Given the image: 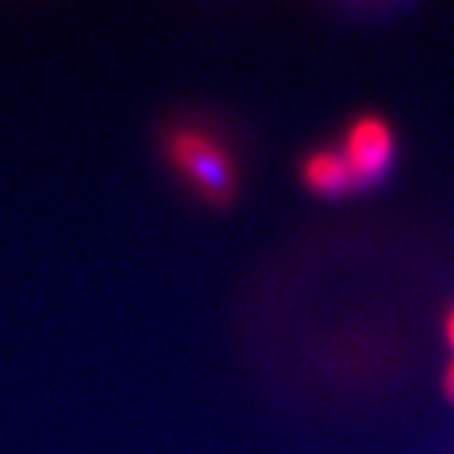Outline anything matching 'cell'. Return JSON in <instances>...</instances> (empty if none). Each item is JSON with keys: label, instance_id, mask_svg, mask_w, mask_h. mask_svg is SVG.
Returning a JSON list of instances; mask_svg holds the SVG:
<instances>
[{"label": "cell", "instance_id": "6da1fadb", "mask_svg": "<svg viewBox=\"0 0 454 454\" xmlns=\"http://www.w3.org/2000/svg\"><path fill=\"white\" fill-rule=\"evenodd\" d=\"M169 164L190 187L210 202H225L235 190L232 160L212 134L197 127H175L164 137Z\"/></svg>", "mask_w": 454, "mask_h": 454}, {"label": "cell", "instance_id": "7a4b0ae2", "mask_svg": "<svg viewBox=\"0 0 454 454\" xmlns=\"http://www.w3.org/2000/svg\"><path fill=\"white\" fill-rule=\"evenodd\" d=\"M343 157L351 167L356 182H373L389 169L394 157V137L387 121L364 116L346 134Z\"/></svg>", "mask_w": 454, "mask_h": 454}, {"label": "cell", "instance_id": "3957f363", "mask_svg": "<svg viewBox=\"0 0 454 454\" xmlns=\"http://www.w3.org/2000/svg\"><path fill=\"white\" fill-rule=\"evenodd\" d=\"M303 179L313 192L325 197L343 195L354 184H358L343 152H331V149L310 154L303 164Z\"/></svg>", "mask_w": 454, "mask_h": 454}, {"label": "cell", "instance_id": "277c9868", "mask_svg": "<svg viewBox=\"0 0 454 454\" xmlns=\"http://www.w3.org/2000/svg\"><path fill=\"white\" fill-rule=\"evenodd\" d=\"M444 394H447L450 402H454V358L452 364L447 366V373H444Z\"/></svg>", "mask_w": 454, "mask_h": 454}, {"label": "cell", "instance_id": "5b68a950", "mask_svg": "<svg viewBox=\"0 0 454 454\" xmlns=\"http://www.w3.org/2000/svg\"><path fill=\"white\" fill-rule=\"evenodd\" d=\"M447 340H450V346H452V351H454V309L450 310V316H447Z\"/></svg>", "mask_w": 454, "mask_h": 454}]
</instances>
